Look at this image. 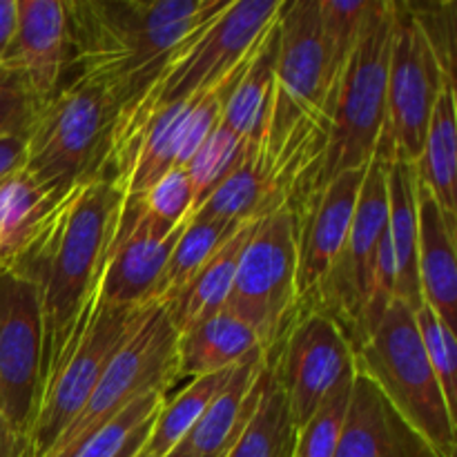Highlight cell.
Masks as SVG:
<instances>
[{
  "label": "cell",
  "mask_w": 457,
  "mask_h": 457,
  "mask_svg": "<svg viewBox=\"0 0 457 457\" xmlns=\"http://www.w3.org/2000/svg\"><path fill=\"white\" fill-rule=\"evenodd\" d=\"M415 165L393 161L386 168L388 241L395 262V299L411 311L422 306L418 277V195Z\"/></svg>",
  "instance_id": "obj_23"
},
{
  "label": "cell",
  "mask_w": 457,
  "mask_h": 457,
  "mask_svg": "<svg viewBox=\"0 0 457 457\" xmlns=\"http://www.w3.org/2000/svg\"><path fill=\"white\" fill-rule=\"evenodd\" d=\"M244 223H226L217 219H190L174 245L170 262L156 284L152 303H165L177 297L192 277L208 263V259L235 235Z\"/></svg>",
  "instance_id": "obj_29"
},
{
  "label": "cell",
  "mask_w": 457,
  "mask_h": 457,
  "mask_svg": "<svg viewBox=\"0 0 457 457\" xmlns=\"http://www.w3.org/2000/svg\"><path fill=\"white\" fill-rule=\"evenodd\" d=\"M353 355L355 369L373 379L437 457H455V413L446 404L406 303L393 299Z\"/></svg>",
  "instance_id": "obj_5"
},
{
  "label": "cell",
  "mask_w": 457,
  "mask_h": 457,
  "mask_svg": "<svg viewBox=\"0 0 457 457\" xmlns=\"http://www.w3.org/2000/svg\"><path fill=\"white\" fill-rule=\"evenodd\" d=\"M369 3L370 0H317L330 83H335L355 49Z\"/></svg>",
  "instance_id": "obj_32"
},
{
  "label": "cell",
  "mask_w": 457,
  "mask_h": 457,
  "mask_svg": "<svg viewBox=\"0 0 457 457\" xmlns=\"http://www.w3.org/2000/svg\"><path fill=\"white\" fill-rule=\"evenodd\" d=\"M457 101L455 80H445L428 119L427 137L420 159L415 161V177L436 199L446 221L457 228Z\"/></svg>",
  "instance_id": "obj_24"
},
{
  "label": "cell",
  "mask_w": 457,
  "mask_h": 457,
  "mask_svg": "<svg viewBox=\"0 0 457 457\" xmlns=\"http://www.w3.org/2000/svg\"><path fill=\"white\" fill-rule=\"evenodd\" d=\"M123 199L105 179L71 187L54 205L25 253L9 266L38 293L43 315L40 388L96 288Z\"/></svg>",
  "instance_id": "obj_2"
},
{
  "label": "cell",
  "mask_w": 457,
  "mask_h": 457,
  "mask_svg": "<svg viewBox=\"0 0 457 457\" xmlns=\"http://www.w3.org/2000/svg\"><path fill=\"white\" fill-rule=\"evenodd\" d=\"M335 457H437V453L373 379L355 369Z\"/></svg>",
  "instance_id": "obj_18"
},
{
  "label": "cell",
  "mask_w": 457,
  "mask_h": 457,
  "mask_svg": "<svg viewBox=\"0 0 457 457\" xmlns=\"http://www.w3.org/2000/svg\"><path fill=\"white\" fill-rule=\"evenodd\" d=\"M16 0H0V65H3L4 54H7L9 45H12L13 34H16Z\"/></svg>",
  "instance_id": "obj_38"
},
{
  "label": "cell",
  "mask_w": 457,
  "mask_h": 457,
  "mask_svg": "<svg viewBox=\"0 0 457 457\" xmlns=\"http://www.w3.org/2000/svg\"><path fill=\"white\" fill-rule=\"evenodd\" d=\"M386 168L388 165L379 159L366 165L351 232L342 254L320 288L306 299L342 328L353 351L364 339L366 312L373 297L375 266L388 230Z\"/></svg>",
  "instance_id": "obj_11"
},
{
  "label": "cell",
  "mask_w": 457,
  "mask_h": 457,
  "mask_svg": "<svg viewBox=\"0 0 457 457\" xmlns=\"http://www.w3.org/2000/svg\"><path fill=\"white\" fill-rule=\"evenodd\" d=\"M152 306H112L96 288L80 311L56 366L40 388L25 457H45L80 413L116 353L141 328Z\"/></svg>",
  "instance_id": "obj_4"
},
{
  "label": "cell",
  "mask_w": 457,
  "mask_h": 457,
  "mask_svg": "<svg viewBox=\"0 0 457 457\" xmlns=\"http://www.w3.org/2000/svg\"><path fill=\"white\" fill-rule=\"evenodd\" d=\"M61 199L25 168L0 183V266L9 268L25 253Z\"/></svg>",
  "instance_id": "obj_26"
},
{
  "label": "cell",
  "mask_w": 457,
  "mask_h": 457,
  "mask_svg": "<svg viewBox=\"0 0 457 457\" xmlns=\"http://www.w3.org/2000/svg\"><path fill=\"white\" fill-rule=\"evenodd\" d=\"M415 328H418L420 342H422L427 360L440 382L445 400L449 409L455 413L457 406V337L455 330L449 328L427 303L413 311Z\"/></svg>",
  "instance_id": "obj_33"
},
{
  "label": "cell",
  "mask_w": 457,
  "mask_h": 457,
  "mask_svg": "<svg viewBox=\"0 0 457 457\" xmlns=\"http://www.w3.org/2000/svg\"><path fill=\"white\" fill-rule=\"evenodd\" d=\"M18 22L0 70L16 76L36 101L45 103L62 83L67 45L65 3L16 0Z\"/></svg>",
  "instance_id": "obj_17"
},
{
  "label": "cell",
  "mask_w": 457,
  "mask_h": 457,
  "mask_svg": "<svg viewBox=\"0 0 457 457\" xmlns=\"http://www.w3.org/2000/svg\"><path fill=\"white\" fill-rule=\"evenodd\" d=\"M254 226L257 221H248L237 228L235 235L208 259V263L192 277L190 284L177 297L161 303L168 311L177 333L226 308L228 295H230L232 281H235L237 263H239L241 253H244Z\"/></svg>",
  "instance_id": "obj_25"
},
{
  "label": "cell",
  "mask_w": 457,
  "mask_h": 457,
  "mask_svg": "<svg viewBox=\"0 0 457 457\" xmlns=\"http://www.w3.org/2000/svg\"><path fill=\"white\" fill-rule=\"evenodd\" d=\"M393 0H370L361 34L328 96V137L315 187L373 161L386 120Z\"/></svg>",
  "instance_id": "obj_3"
},
{
  "label": "cell",
  "mask_w": 457,
  "mask_h": 457,
  "mask_svg": "<svg viewBox=\"0 0 457 457\" xmlns=\"http://www.w3.org/2000/svg\"><path fill=\"white\" fill-rule=\"evenodd\" d=\"M27 138L18 134H4L0 137V183L13 172L25 168Z\"/></svg>",
  "instance_id": "obj_37"
},
{
  "label": "cell",
  "mask_w": 457,
  "mask_h": 457,
  "mask_svg": "<svg viewBox=\"0 0 457 457\" xmlns=\"http://www.w3.org/2000/svg\"><path fill=\"white\" fill-rule=\"evenodd\" d=\"M137 457H152L150 453H147V451L145 449H141V451H138V455Z\"/></svg>",
  "instance_id": "obj_42"
},
{
  "label": "cell",
  "mask_w": 457,
  "mask_h": 457,
  "mask_svg": "<svg viewBox=\"0 0 457 457\" xmlns=\"http://www.w3.org/2000/svg\"><path fill=\"white\" fill-rule=\"evenodd\" d=\"M277 22L257 45L244 74L237 79L223 101L221 125L253 147H263L268 128H270L272 101H275L277 40H279Z\"/></svg>",
  "instance_id": "obj_21"
},
{
  "label": "cell",
  "mask_w": 457,
  "mask_h": 457,
  "mask_svg": "<svg viewBox=\"0 0 457 457\" xmlns=\"http://www.w3.org/2000/svg\"><path fill=\"white\" fill-rule=\"evenodd\" d=\"M295 428L288 402L266 360V386L239 440L223 457H293Z\"/></svg>",
  "instance_id": "obj_27"
},
{
  "label": "cell",
  "mask_w": 457,
  "mask_h": 457,
  "mask_svg": "<svg viewBox=\"0 0 457 457\" xmlns=\"http://www.w3.org/2000/svg\"><path fill=\"white\" fill-rule=\"evenodd\" d=\"M235 369L192 378V382L172 402L165 400L159 413H156L154 424H152V431L143 449L152 457H165L170 451L177 449L183 442V437L199 422L204 411L212 404L214 397L230 382Z\"/></svg>",
  "instance_id": "obj_28"
},
{
  "label": "cell",
  "mask_w": 457,
  "mask_h": 457,
  "mask_svg": "<svg viewBox=\"0 0 457 457\" xmlns=\"http://www.w3.org/2000/svg\"><path fill=\"white\" fill-rule=\"evenodd\" d=\"M281 7L284 0H230L201 34L170 58L137 101L120 107L119 114H152L221 85L253 56L279 18Z\"/></svg>",
  "instance_id": "obj_7"
},
{
  "label": "cell",
  "mask_w": 457,
  "mask_h": 457,
  "mask_svg": "<svg viewBox=\"0 0 457 457\" xmlns=\"http://www.w3.org/2000/svg\"><path fill=\"white\" fill-rule=\"evenodd\" d=\"M165 457H190V453H187V451H186V446H183V445H179L177 449H172V451H170V453L165 455Z\"/></svg>",
  "instance_id": "obj_41"
},
{
  "label": "cell",
  "mask_w": 457,
  "mask_h": 457,
  "mask_svg": "<svg viewBox=\"0 0 457 457\" xmlns=\"http://www.w3.org/2000/svg\"><path fill=\"white\" fill-rule=\"evenodd\" d=\"M119 105L103 89L62 83L36 112L25 170L52 195L101 179Z\"/></svg>",
  "instance_id": "obj_6"
},
{
  "label": "cell",
  "mask_w": 457,
  "mask_h": 457,
  "mask_svg": "<svg viewBox=\"0 0 457 457\" xmlns=\"http://www.w3.org/2000/svg\"><path fill=\"white\" fill-rule=\"evenodd\" d=\"M177 328L168 311L154 303L141 328L116 353L89 400L45 457H76L89 440L128 406L177 382Z\"/></svg>",
  "instance_id": "obj_8"
},
{
  "label": "cell",
  "mask_w": 457,
  "mask_h": 457,
  "mask_svg": "<svg viewBox=\"0 0 457 457\" xmlns=\"http://www.w3.org/2000/svg\"><path fill=\"white\" fill-rule=\"evenodd\" d=\"M353 378H355V370L344 375L335 384L333 391L321 400L311 420L299 428L297 437H295L293 457H335L339 437H342L348 400H351Z\"/></svg>",
  "instance_id": "obj_31"
},
{
  "label": "cell",
  "mask_w": 457,
  "mask_h": 457,
  "mask_svg": "<svg viewBox=\"0 0 457 457\" xmlns=\"http://www.w3.org/2000/svg\"><path fill=\"white\" fill-rule=\"evenodd\" d=\"M0 457H25V437L18 436L0 415Z\"/></svg>",
  "instance_id": "obj_39"
},
{
  "label": "cell",
  "mask_w": 457,
  "mask_h": 457,
  "mask_svg": "<svg viewBox=\"0 0 457 457\" xmlns=\"http://www.w3.org/2000/svg\"><path fill=\"white\" fill-rule=\"evenodd\" d=\"M266 360L284 391L297 431L335 384L355 370L346 335L324 311L308 302H299L288 328Z\"/></svg>",
  "instance_id": "obj_12"
},
{
  "label": "cell",
  "mask_w": 457,
  "mask_h": 457,
  "mask_svg": "<svg viewBox=\"0 0 457 457\" xmlns=\"http://www.w3.org/2000/svg\"><path fill=\"white\" fill-rule=\"evenodd\" d=\"M187 221L168 226L150 217L137 196L123 199L96 284L101 302L112 306H150Z\"/></svg>",
  "instance_id": "obj_15"
},
{
  "label": "cell",
  "mask_w": 457,
  "mask_h": 457,
  "mask_svg": "<svg viewBox=\"0 0 457 457\" xmlns=\"http://www.w3.org/2000/svg\"><path fill=\"white\" fill-rule=\"evenodd\" d=\"M418 179V177H415ZM418 195V277L422 302L455 330L457 321V263L455 232L445 212L422 183Z\"/></svg>",
  "instance_id": "obj_20"
},
{
  "label": "cell",
  "mask_w": 457,
  "mask_h": 457,
  "mask_svg": "<svg viewBox=\"0 0 457 457\" xmlns=\"http://www.w3.org/2000/svg\"><path fill=\"white\" fill-rule=\"evenodd\" d=\"M277 34L279 40L275 61V101L263 147L284 141L295 125L308 116H326L333 89L317 0L284 3Z\"/></svg>",
  "instance_id": "obj_13"
},
{
  "label": "cell",
  "mask_w": 457,
  "mask_h": 457,
  "mask_svg": "<svg viewBox=\"0 0 457 457\" xmlns=\"http://www.w3.org/2000/svg\"><path fill=\"white\" fill-rule=\"evenodd\" d=\"M364 170H348L303 196L295 214L297 244V297L306 302L342 254L351 232Z\"/></svg>",
  "instance_id": "obj_16"
},
{
  "label": "cell",
  "mask_w": 457,
  "mask_h": 457,
  "mask_svg": "<svg viewBox=\"0 0 457 457\" xmlns=\"http://www.w3.org/2000/svg\"><path fill=\"white\" fill-rule=\"evenodd\" d=\"M263 386H266V355L259 351L237 366L230 382L204 411L192 431L183 437L181 445L186 446L190 457L226 455L253 418Z\"/></svg>",
  "instance_id": "obj_19"
},
{
  "label": "cell",
  "mask_w": 457,
  "mask_h": 457,
  "mask_svg": "<svg viewBox=\"0 0 457 457\" xmlns=\"http://www.w3.org/2000/svg\"><path fill=\"white\" fill-rule=\"evenodd\" d=\"M299 308L295 214L281 208L253 228L237 263L226 311L253 328L270 355Z\"/></svg>",
  "instance_id": "obj_9"
},
{
  "label": "cell",
  "mask_w": 457,
  "mask_h": 457,
  "mask_svg": "<svg viewBox=\"0 0 457 457\" xmlns=\"http://www.w3.org/2000/svg\"><path fill=\"white\" fill-rule=\"evenodd\" d=\"M259 351L253 328L223 308L179 333L177 379L235 369Z\"/></svg>",
  "instance_id": "obj_22"
},
{
  "label": "cell",
  "mask_w": 457,
  "mask_h": 457,
  "mask_svg": "<svg viewBox=\"0 0 457 457\" xmlns=\"http://www.w3.org/2000/svg\"><path fill=\"white\" fill-rule=\"evenodd\" d=\"M446 76L415 21L409 3L393 0L391 54L386 79V120L373 159L415 163L422 154L428 119Z\"/></svg>",
  "instance_id": "obj_10"
},
{
  "label": "cell",
  "mask_w": 457,
  "mask_h": 457,
  "mask_svg": "<svg viewBox=\"0 0 457 457\" xmlns=\"http://www.w3.org/2000/svg\"><path fill=\"white\" fill-rule=\"evenodd\" d=\"M40 105L16 76L0 70V137L18 134L27 138Z\"/></svg>",
  "instance_id": "obj_36"
},
{
  "label": "cell",
  "mask_w": 457,
  "mask_h": 457,
  "mask_svg": "<svg viewBox=\"0 0 457 457\" xmlns=\"http://www.w3.org/2000/svg\"><path fill=\"white\" fill-rule=\"evenodd\" d=\"M156 413H159V411H156ZM154 418H156V415H152V418L147 420V422H143L141 427H138L137 431H134L132 436L128 437V442H125L123 449H120L119 453H116V457H137L138 455V451H141L143 446H145L147 436H150V431H152V424H154Z\"/></svg>",
  "instance_id": "obj_40"
},
{
  "label": "cell",
  "mask_w": 457,
  "mask_h": 457,
  "mask_svg": "<svg viewBox=\"0 0 457 457\" xmlns=\"http://www.w3.org/2000/svg\"><path fill=\"white\" fill-rule=\"evenodd\" d=\"M409 7L418 25L422 27L442 71L455 79V4L409 3Z\"/></svg>",
  "instance_id": "obj_35"
},
{
  "label": "cell",
  "mask_w": 457,
  "mask_h": 457,
  "mask_svg": "<svg viewBox=\"0 0 457 457\" xmlns=\"http://www.w3.org/2000/svg\"><path fill=\"white\" fill-rule=\"evenodd\" d=\"M43 315L38 293L0 266V415L27 440L40 395Z\"/></svg>",
  "instance_id": "obj_14"
},
{
  "label": "cell",
  "mask_w": 457,
  "mask_h": 457,
  "mask_svg": "<svg viewBox=\"0 0 457 457\" xmlns=\"http://www.w3.org/2000/svg\"><path fill=\"white\" fill-rule=\"evenodd\" d=\"M143 210L156 221L179 226V223L192 219V183L186 168H172L163 174L156 183H152L143 195L137 196Z\"/></svg>",
  "instance_id": "obj_34"
},
{
  "label": "cell",
  "mask_w": 457,
  "mask_h": 457,
  "mask_svg": "<svg viewBox=\"0 0 457 457\" xmlns=\"http://www.w3.org/2000/svg\"><path fill=\"white\" fill-rule=\"evenodd\" d=\"M248 143L241 141L221 123L214 128V132L205 138L204 145L195 152L190 163L186 165V172L192 183V195H195L192 214L239 168V163L248 154Z\"/></svg>",
  "instance_id": "obj_30"
},
{
  "label": "cell",
  "mask_w": 457,
  "mask_h": 457,
  "mask_svg": "<svg viewBox=\"0 0 457 457\" xmlns=\"http://www.w3.org/2000/svg\"><path fill=\"white\" fill-rule=\"evenodd\" d=\"M228 4L230 0L65 3L62 83L94 85L120 110L137 101L170 58L201 34Z\"/></svg>",
  "instance_id": "obj_1"
}]
</instances>
